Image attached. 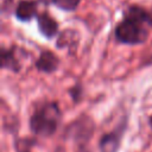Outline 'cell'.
<instances>
[{"instance_id":"obj_13","label":"cell","mask_w":152,"mask_h":152,"mask_svg":"<svg viewBox=\"0 0 152 152\" xmlns=\"http://www.w3.org/2000/svg\"><path fill=\"white\" fill-rule=\"evenodd\" d=\"M38 1L43 2L44 5H48V4H51V2H52V0H38Z\"/></svg>"},{"instance_id":"obj_6","label":"cell","mask_w":152,"mask_h":152,"mask_svg":"<svg viewBox=\"0 0 152 152\" xmlns=\"http://www.w3.org/2000/svg\"><path fill=\"white\" fill-rule=\"evenodd\" d=\"M80 43V33L78 31H76L75 28L68 27L63 31H61L57 36V40H56V46L58 49H64L68 48L70 53L72 51L77 50Z\"/></svg>"},{"instance_id":"obj_15","label":"cell","mask_w":152,"mask_h":152,"mask_svg":"<svg viewBox=\"0 0 152 152\" xmlns=\"http://www.w3.org/2000/svg\"><path fill=\"white\" fill-rule=\"evenodd\" d=\"M150 14H151V27H152V11L150 12Z\"/></svg>"},{"instance_id":"obj_1","label":"cell","mask_w":152,"mask_h":152,"mask_svg":"<svg viewBox=\"0 0 152 152\" xmlns=\"http://www.w3.org/2000/svg\"><path fill=\"white\" fill-rule=\"evenodd\" d=\"M61 109L55 101L45 102L39 106L30 119L31 131L42 137H49L55 133L61 121Z\"/></svg>"},{"instance_id":"obj_2","label":"cell","mask_w":152,"mask_h":152,"mask_svg":"<svg viewBox=\"0 0 152 152\" xmlns=\"http://www.w3.org/2000/svg\"><path fill=\"white\" fill-rule=\"evenodd\" d=\"M115 39L126 45H138L146 42L148 28L146 24L122 18L114 27Z\"/></svg>"},{"instance_id":"obj_4","label":"cell","mask_w":152,"mask_h":152,"mask_svg":"<svg viewBox=\"0 0 152 152\" xmlns=\"http://www.w3.org/2000/svg\"><path fill=\"white\" fill-rule=\"evenodd\" d=\"M59 63H61V61L53 51L48 50V49H43V50H40L38 58L34 62V66L40 72L51 74L58 69Z\"/></svg>"},{"instance_id":"obj_5","label":"cell","mask_w":152,"mask_h":152,"mask_svg":"<svg viewBox=\"0 0 152 152\" xmlns=\"http://www.w3.org/2000/svg\"><path fill=\"white\" fill-rule=\"evenodd\" d=\"M14 15L19 21H30L38 15V1L19 0L14 8Z\"/></svg>"},{"instance_id":"obj_14","label":"cell","mask_w":152,"mask_h":152,"mask_svg":"<svg viewBox=\"0 0 152 152\" xmlns=\"http://www.w3.org/2000/svg\"><path fill=\"white\" fill-rule=\"evenodd\" d=\"M150 125L152 126V114H151V116H150Z\"/></svg>"},{"instance_id":"obj_11","label":"cell","mask_w":152,"mask_h":152,"mask_svg":"<svg viewBox=\"0 0 152 152\" xmlns=\"http://www.w3.org/2000/svg\"><path fill=\"white\" fill-rule=\"evenodd\" d=\"M81 0H52L51 4H53L56 7H58L62 11L65 12H72L77 8Z\"/></svg>"},{"instance_id":"obj_9","label":"cell","mask_w":152,"mask_h":152,"mask_svg":"<svg viewBox=\"0 0 152 152\" xmlns=\"http://www.w3.org/2000/svg\"><path fill=\"white\" fill-rule=\"evenodd\" d=\"M122 18L131 19V20H134V21H139V23H142V24H146V25L151 26V14H150V12L146 8H144L142 6L137 5V4L127 6L122 12Z\"/></svg>"},{"instance_id":"obj_16","label":"cell","mask_w":152,"mask_h":152,"mask_svg":"<svg viewBox=\"0 0 152 152\" xmlns=\"http://www.w3.org/2000/svg\"><path fill=\"white\" fill-rule=\"evenodd\" d=\"M86 152H87V151H86Z\"/></svg>"},{"instance_id":"obj_7","label":"cell","mask_w":152,"mask_h":152,"mask_svg":"<svg viewBox=\"0 0 152 152\" xmlns=\"http://www.w3.org/2000/svg\"><path fill=\"white\" fill-rule=\"evenodd\" d=\"M93 128H94V124L90 120V118L81 116L80 119H77L69 126L68 131L70 133H72L75 139L86 140V139H89V137L93 132Z\"/></svg>"},{"instance_id":"obj_8","label":"cell","mask_w":152,"mask_h":152,"mask_svg":"<svg viewBox=\"0 0 152 152\" xmlns=\"http://www.w3.org/2000/svg\"><path fill=\"white\" fill-rule=\"evenodd\" d=\"M15 50H17V46L14 45L11 48H5V46L0 48V66L2 69H7L13 72L20 71L21 65L19 59L17 58Z\"/></svg>"},{"instance_id":"obj_3","label":"cell","mask_w":152,"mask_h":152,"mask_svg":"<svg viewBox=\"0 0 152 152\" xmlns=\"http://www.w3.org/2000/svg\"><path fill=\"white\" fill-rule=\"evenodd\" d=\"M36 19H37V26L40 34H43L46 39H52L53 37L58 36L59 25L48 11L39 12Z\"/></svg>"},{"instance_id":"obj_12","label":"cell","mask_w":152,"mask_h":152,"mask_svg":"<svg viewBox=\"0 0 152 152\" xmlns=\"http://www.w3.org/2000/svg\"><path fill=\"white\" fill-rule=\"evenodd\" d=\"M69 94L72 97V100L75 102H77L81 97V94H82V87L80 84H74V87H71L69 89Z\"/></svg>"},{"instance_id":"obj_10","label":"cell","mask_w":152,"mask_h":152,"mask_svg":"<svg viewBox=\"0 0 152 152\" xmlns=\"http://www.w3.org/2000/svg\"><path fill=\"white\" fill-rule=\"evenodd\" d=\"M122 133V127H120L116 132H110L104 134L100 141V150L101 152H116L120 142V137Z\"/></svg>"}]
</instances>
